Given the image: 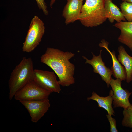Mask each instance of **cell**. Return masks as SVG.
Segmentation results:
<instances>
[{
  "mask_svg": "<svg viewBox=\"0 0 132 132\" xmlns=\"http://www.w3.org/2000/svg\"><path fill=\"white\" fill-rule=\"evenodd\" d=\"M121 12L128 22L132 21V3L123 1L120 5Z\"/></svg>",
  "mask_w": 132,
  "mask_h": 132,
  "instance_id": "2e32d148",
  "label": "cell"
},
{
  "mask_svg": "<svg viewBox=\"0 0 132 132\" xmlns=\"http://www.w3.org/2000/svg\"><path fill=\"white\" fill-rule=\"evenodd\" d=\"M112 0H105V8L107 18L111 23L115 20L117 22L125 21L126 19L123 14L117 6L112 2Z\"/></svg>",
  "mask_w": 132,
  "mask_h": 132,
  "instance_id": "5bb4252c",
  "label": "cell"
},
{
  "mask_svg": "<svg viewBox=\"0 0 132 132\" xmlns=\"http://www.w3.org/2000/svg\"><path fill=\"white\" fill-rule=\"evenodd\" d=\"M74 55L75 54L71 52L48 47L41 56L40 61L54 71L58 77L60 85L67 87L75 82V66L69 61Z\"/></svg>",
  "mask_w": 132,
  "mask_h": 132,
  "instance_id": "6da1fadb",
  "label": "cell"
},
{
  "mask_svg": "<svg viewBox=\"0 0 132 132\" xmlns=\"http://www.w3.org/2000/svg\"><path fill=\"white\" fill-rule=\"evenodd\" d=\"M102 51V50H100L99 54L97 56H96L92 52L93 57L91 59H88L85 56H83L82 57L86 60L85 63L92 66L94 72L99 74L101 76L102 80L105 82L108 87H109L113 73L111 69L107 67L105 65V63L103 61L101 55Z\"/></svg>",
  "mask_w": 132,
  "mask_h": 132,
  "instance_id": "9c48e42d",
  "label": "cell"
},
{
  "mask_svg": "<svg viewBox=\"0 0 132 132\" xmlns=\"http://www.w3.org/2000/svg\"><path fill=\"white\" fill-rule=\"evenodd\" d=\"M131 80L132 81V74L131 77Z\"/></svg>",
  "mask_w": 132,
  "mask_h": 132,
  "instance_id": "7402d4cb",
  "label": "cell"
},
{
  "mask_svg": "<svg viewBox=\"0 0 132 132\" xmlns=\"http://www.w3.org/2000/svg\"><path fill=\"white\" fill-rule=\"evenodd\" d=\"M56 0H51V1L50 2V7H52L53 4L54 3L55 1ZM67 1L69 0H67Z\"/></svg>",
  "mask_w": 132,
  "mask_h": 132,
  "instance_id": "ffe728a7",
  "label": "cell"
},
{
  "mask_svg": "<svg viewBox=\"0 0 132 132\" xmlns=\"http://www.w3.org/2000/svg\"><path fill=\"white\" fill-rule=\"evenodd\" d=\"M33 80L42 87L50 92L60 93L61 89L54 71L34 69Z\"/></svg>",
  "mask_w": 132,
  "mask_h": 132,
  "instance_id": "8992f818",
  "label": "cell"
},
{
  "mask_svg": "<svg viewBox=\"0 0 132 132\" xmlns=\"http://www.w3.org/2000/svg\"><path fill=\"white\" fill-rule=\"evenodd\" d=\"M107 118L110 124L111 132H118V131L116 128V120L115 119L112 117L111 115L109 114L106 115Z\"/></svg>",
  "mask_w": 132,
  "mask_h": 132,
  "instance_id": "d6986e66",
  "label": "cell"
},
{
  "mask_svg": "<svg viewBox=\"0 0 132 132\" xmlns=\"http://www.w3.org/2000/svg\"><path fill=\"white\" fill-rule=\"evenodd\" d=\"M114 26L121 31L118 41L127 46L132 51V21H121L116 23Z\"/></svg>",
  "mask_w": 132,
  "mask_h": 132,
  "instance_id": "7c38bea8",
  "label": "cell"
},
{
  "mask_svg": "<svg viewBox=\"0 0 132 132\" xmlns=\"http://www.w3.org/2000/svg\"><path fill=\"white\" fill-rule=\"evenodd\" d=\"M124 117L122 122V126L132 128V105L123 111Z\"/></svg>",
  "mask_w": 132,
  "mask_h": 132,
  "instance_id": "e0dca14e",
  "label": "cell"
},
{
  "mask_svg": "<svg viewBox=\"0 0 132 132\" xmlns=\"http://www.w3.org/2000/svg\"><path fill=\"white\" fill-rule=\"evenodd\" d=\"M37 2L39 9L42 10L44 14L46 15L48 14L47 7L44 0H35Z\"/></svg>",
  "mask_w": 132,
  "mask_h": 132,
  "instance_id": "ac0fdd59",
  "label": "cell"
},
{
  "mask_svg": "<svg viewBox=\"0 0 132 132\" xmlns=\"http://www.w3.org/2000/svg\"><path fill=\"white\" fill-rule=\"evenodd\" d=\"M78 20L87 27H96L102 24L107 18L105 8V0H85Z\"/></svg>",
  "mask_w": 132,
  "mask_h": 132,
  "instance_id": "3957f363",
  "label": "cell"
},
{
  "mask_svg": "<svg viewBox=\"0 0 132 132\" xmlns=\"http://www.w3.org/2000/svg\"><path fill=\"white\" fill-rule=\"evenodd\" d=\"M108 43L103 39L101 41L99 45L101 47L105 48L111 55L113 65L111 68L113 74L116 79L119 78L121 80H125L126 79V73L125 68L121 64L116 56L115 52L113 50L110 51L108 47Z\"/></svg>",
  "mask_w": 132,
  "mask_h": 132,
  "instance_id": "8fae6325",
  "label": "cell"
},
{
  "mask_svg": "<svg viewBox=\"0 0 132 132\" xmlns=\"http://www.w3.org/2000/svg\"><path fill=\"white\" fill-rule=\"evenodd\" d=\"M67 1L62 14L66 25L78 20L83 5V1L79 0H69Z\"/></svg>",
  "mask_w": 132,
  "mask_h": 132,
  "instance_id": "30bf717a",
  "label": "cell"
},
{
  "mask_svg": "<svg viewBox=\"0 0 132 132\" xmlns=\"http://www.w3.org/2000/svg\"><path fill=\"white\" fill-rule=\"evenodd\" d=\"M79 0L81 1H83V0Z\"/></svg>",
  "mask_w": 132,
  "mask_h": 132,
  "instance_id": "603a6c76",
  "label": "cell"
},
{
  "mask_svg": "<svg viewBox=\"0 0 132 132\" xmlns=\"http://www.w3.org/2000/svg\"><path fill=\"white\" fill-rule=\"evenodd\" d=\"M51 93L33 80L18 90L14 97L15 100L19 102L42 100L48 99Z\"/></svg>",
  "mask_w": 132,
  "mask_h": 132,
  "instance_id": "5b68a950",
  "label": "cell"
},
{
  "mask_svg": "<svg viewBox=\"0 0 132 132\" xmlns=\"http://www.w3.org/2000/svg\"><path fill=\"white\" fill-rule=\"evenodd\" d=\"M45 31L44 24L38 16L32 19L23 44L22 51L30 52L33 51L41 42Z\"/></svg>",
  "mask_w": 132,
  "mask_h": 132,
  "instance_id": "277c9868",
  "label": "cell"
},
{
  "mask_svg": "<svg viewBox=\"0 0 132 132\" xmlns=\"http://www.w3.org/2000/svg\"><path fill=\"white\" fill-rule=\"evenodd\" d=\"M123 1H126L132 3V0H122Z\"/></svg>",
  "mask_w": 132,
  "mask_h": 132,
  "instance_id": "44dd1931",
  "label": "cell"
},
{
  "mask_svg": "<svg viewBox=\"0 0 132 132\" xmlns=\"http://www.w3.org/2000/svg\"><path fill=\"white\" fill-rule=\"evenodd\" d=\"M34 71L31 58L23 57L13 70L9 80V97L10 100L12 99L18 90L33 80Z\"/></svg>",
  "mask_w": 132,
  "mask_h": 132,
  "instance_id": "7a4b0ae2",
  "label": "cell"
},
{
  "mask_svg": "<svg viewBox=\"0 0 132 132\" xmlns=\"http://www.w3.org/2000/svg\"><path fill=\"white\" fill-rule=\"evenodd\" d=\"M113 91L110 90L108 96L106 97L100 96L94 92L92 93V96L87 98L88 101L93 100L96 101L98 107L104 109L107 111L108 114L114 116V112L112 106L113 102Z\"/></svg>",
  "mask_w": 132,
  "mask_h": 132,
  "instance_id": "4fadbf2b",
  "label": "cell"
},
{
  "mask_svg": "<svg viewBox=\"0 0 132 132\" xmlns=\"http://www.w3.org/2000/svg\"><path fill=\"white\" fill-rule=\"evenodd\" d=\"M20 102L27 110L32 122L36 123L47 112L50 106L48 99L42 100L22 101Z\"/></svg>",
  "mask_w": 132,
  "mask_h": 132,
  "instance_id": "52a82bcc",
  "label": "cell"
},
{
  "mask_svg": "<svg viewBox=\"0 0 132 132\" xmlns=\"http://www.w3.org/2000/svg\"><path fill=\"white\" fill-rule=\"evenodd\" d=\"M117 51L119 53L118 60L125 68L126 73V82L129 83L131 81L132 74V57L128 54L122 45L118 47Z\"/></svg>",
  "mask_w": 132,
  "mask_h": 132,
  "instance_id": "9a60e30c",
  "label": "cell"
},
{
  "mask_svg": "<svg viewBox=\"0 0 132 132\" xmlns=\"http://www.w3.org/2000/svg\"><path fill=\"white\" fill-rule=\"evenodd\" d=\"M121 81L119 79L112 78L110 85L113 91V108L119 107L127 108L131 105L129 98L132 93L127 90L124 89L121 86Z\"/></svg>",
  "mask_w": 132,
  "mask_h": 132,
  "instance_id": "ba28073f",
  "label": "cell"
}]
</instances>
